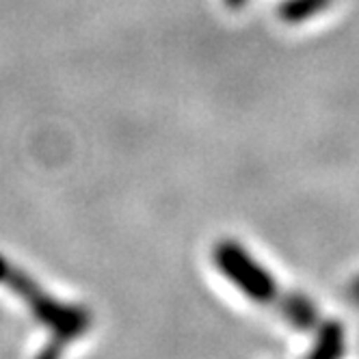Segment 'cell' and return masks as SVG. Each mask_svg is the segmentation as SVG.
<instances>
[{
    "label": "cell",
    "instance_id": "277c9868",
    "mask_svg": "<svg viewBox=\"0 0 359 359\" xmlns=\"http://www.w3.org/2000/svg\"><path fill=\"white\" fill-rule=\"evenodd\" d=\"M279 310L292 327H297L301 331L314 329L318 325V320H320L316 305L305 294H299V292H288L286 297H281Z\"/></svg>",
    "mask_w": 359,
    "mask_h": 359
},
{
    "label": "cell",
    "instance_id": "52a82bcc",
    "mask_svg": "<svg viewBox=\"0 0 359 359\" xmlns=\"http://www.w3.org/2000/svg\"><path fill=\"white\" fill-rule=\"evenodd\" d=\"M227 3H229V5H236V7H238V5H243V3H245V0H227Z\"/></svg>",
    "mask_w": 359,
    "mask_h": 359
},
{
    "label": "cell",
    "instance_id": "7a4b0ae2",
    "mask_svg": "<svg viewBox=\"0 0 359 359\" xmlns=\"http://www.w3.org/2000/svg\"><path fill=\"white\" fill-rule=\"evenodd\" d=\"M217 271L247 299L269 305L279 299L275 277L236 241H221L212 249Z\"/></svg>",
    "mask_w": 359,
    "mask_h": 359
},
{
    "label": "cell",
    "instance_id": "3957f363",
    "mask_svg": "<svg viewBox=\"0 0 359 359\" xmlns=\"http://www.w3.org/2000/svg\"><path fill=\"white\" fill-rule=\"evenodd\" d=\"M344 355V325L340 320H325L318 327V338L305 359H342Z\"/></svg>",
    "mask_w": 359,
    "mask_h": 359
},
{
    "label": "cell",
    "instance_id": "5b68a950",
    "mask_svg": "<svg viewBox=\"0 0 359 359\" xmlns=\"http://www.w3.org/2000/svg\"><path fill=\"white\" fill-rule=\"evenodd\" d=\"M63 348H65V344L63 342H59V340H53L48 346H43L41 351H39V355L35 357V359H61V355H63Z\"/></svg>",
    "mask_w": 359,
    "mask_h": 359
},
{
    "label": "cell",
    "instance_id": "8992f818",
    "mask_svg": "<svg viewBox=\"0 0 359 359\" xmlns=\"http://www.w3.org/2000/svg\"><path fill=\"white\" fill-rule=\"evenodd\" d=\"M351 297H353L355 301H359V277L353 279V284H351Z\"/></svg>",
    "mask_w": 359,
    "mask_h": 359
},
{
    "label": "cell",
    "instance_id": "6da1fadb",
    "mask_svg": "<svg viewBox=\"0 0 359 359\" xmlns=\"http://www.w3.org/2000/svg\"><path fill=\"white\" fill-rule=\"evenodd\" d=\"M0 284H5L11 292H15L27 303L33 316L43 327L50 329L53 340L69 344L72 340L87 333V329L91 327V314L87 307L72 305V303L50 297L46 290L39 288V284L33 277L20 271L15 264L3 258V255H0Z\"/></svg>",
    "mask_w": 359,
    "mask_h": 359
}]
</instances>
